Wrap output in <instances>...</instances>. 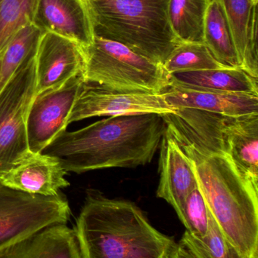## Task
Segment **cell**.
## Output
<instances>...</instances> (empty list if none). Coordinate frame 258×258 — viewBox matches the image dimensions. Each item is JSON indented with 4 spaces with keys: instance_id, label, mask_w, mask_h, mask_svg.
I'll return each instance as SVG.
<instances>
[{
    "instance_id": "obj_1",
    "label": "cell",
    "mask_w": 258,
    "mask_h": 258,
    "mask_svg": "<svg viewBox=\"0 0 258 258\" xmlns=\"http://www.w3.org/2000/svg\"><path fill=\"white\" fill-rule=\"evenodd\" d=\"M166 129L192 161L200 190L224 236L245 257L258 258V186L227 154L223 125L193 132Z\"/></svg>"
},
{
    "instance_id": "obj_2",
    "label": "cell",
    "mask_w": 258,
    "mask_h": 258,
    "mask_svg": "<svg viewBox=\"0 0 258 258\" xmlns=\"http://www.w3.org/2000/svg\"><path fill=\"white\" fill-rule=\"evenodd\" d=\"M165 131L161 115L109 116L75 132L65 130L41 153L57 159L66 172L135 168L151 162Z\"/></svg>"
},
{
    "instance_id": "obj_3",
    "label": "cell",
    "mask_w": 258,
    "mask_h": 258,
    "mask_svg": "<svg viewBox=\"0 0 258 258\" xmlns=\"http://www.w3.org/2000/svg\"><path fill=\"white\" fill-rule=\"evenodd\" d=\"M76 233L83 258H166L176 243L134 203L87 192Z\"/></svg>"
},
{
    "instance_id": "obj_4",
    "label": "cell",
    "mask_w": 258,
    "mask_h": 258,
    "mask_svg": "<svg viewBox=\"0 0 258 258\" xmlns=\"http://www.w3.org/2000/svg\"><path fill=\"white\" fill-rule=\"evenodd\" d=\"M170 0H83L94 36L162 64L180 41L168 21Z\"/></svg>"
},
{
    "instance_id": "obj_5",
    "label": "cell",
    "mask_w": 258,
    "mask_h": 258,
    "mask_svg": "<svg viewBox=\"0 0 258 258\" xmlns=\"http://www.w3.org/2000/svg\"><path fill=\"white\" fill-rule=\"evenodd\" d=\"M82 51L88 86L122 93L161 94L171 85V75L162 64L122 44L94 36Z\"/></svg>"
},
{
    "instance_id": "obj_6",
    "label": "cell",
    "mask_w": 258,
    "mask_h": 258,
    "mask_svg": "<svg viewBox=\"0 0 258 258\" xmlns=\"http://www.w3.org/2000/svg\"><path fill=\"white\" fill-rule=\"evenodd\" d=\"M36 51L0 91V177L27 159V119L36 95Z\"/></svg>"
},
{
    "instance_id": "obj_7",
    "label": "cell",
    "mask_w": 258,
    "mask_h": 258,
    "mask_svg": "<svg viewBox=\"0 0 258 258\" xmlns=\"http://www.w3.org/2000/svg\"><path fill=\"white\" fill-rule=\"evenodd\" d=\"M70 216L68 200L60 194H27L0 182V250L45 227L67 224Z\"/></svg>"
},
{
    "instance_id": "obj_8",
    "label": "cell",
    "mask_w": 258,
    "mask_h": 258,
    "mask_svg": "<svg viewBox=\"0 0 258 258\" xmlns=\"http://www.w3.org/2000/svg\"><path fill=\"white\" fill-rule=\"evenodd\" d=\"M86 87L81 74L70 79L60 87L34 97L27 119V141L32 153H40L67 130L74 104Z\"/></svg>"
},
{
    "instance_id": "obj_9",
    "label": "cell",
    "mask_w": 258,
    "mask_h": 258,
    "mask_svg": "<svg viewBox=\"0 0 258 258\" xmlns=\"http://www.w3.org/2000/svg\"><path fill=\"white\" fill-rule=\"evenodd\" d=\"M163 94L122 93L88 86L77 98L68 119V125L95 116L176 113Z\"/></svg>"
},
{
    "instance_id": "obj_10",
    "label": "cell",
    "mask_w": 258,
    "mask_h": 258,
    "mask_svg": "<svg viewBox=\"0 0 258 258\" xmlns=\"http://www.w3.org/2000/svg\"><path fill=\"white\" fill-rule=\"evenodd\" d=\"M35 60L36 95L60 87L70 79L83 74L81 47L71 39L49 32L41 36Z\"/></svg>"
},
{
    "instance_id": "obj_11",
    "label": "cell",
    "mask_w": 258,
    "mask_h": 258,
    "mask_svg": "<svg viewBox=\"0 0 258 258\" xmlns=\"http://www.w3.org/2000/svg\"><path fill=\"white\" fill-rule=\"evenodd\" d=\"M162 94L175 109H193L230 117L258 113V95L219 92L172 83Z\"/></svg>"
},
{
    "instance_id": "obj_12",
    "label": "cell",
    "mask_w": 258,
    "mask_h": 258,
    "mask_svg": "<svg viewBox=\"0 0 258 258\" xmlns=\"http://www.w3.org/2000/svg\"><path fill=\"white\" fill-rule=\"evenodd\" d=\"M160 180L157 197L169 203L176 212L198 186L192 161L165 128L161 141Z\"/></svg>"
},
{
    "instance_id": "obj_13",
    "label": "cell",
    "mask_w": 258,
    "mask_h": 258,
    "mask_svg": "<svg viewBox=\"0 0 258 258\" xmlns=\"http://www.w3.org/2000/svg\"><path fill=\"white\" fill-rule=\"evenodd\" d=\"M33 24L42 33H55L81 48L92 43V24L83 0H39Z\"/></svg>"
},
{
    "instance_id": "obj_14",
    "label": "cell",
    "mask_w": 258,
    "mask_h": 258,
    "mask_svg": "<svg viewBox=\"0 0 258 258\" xmlns=\"http://www.w3.org/2000/svg\"><path fill=\"white\" fill-rule=\"evenodd\" d=\"M66 171L57 159L42 153H31L27 159L0 177L9 187L36 195L56 196L69 186Z\"/></svg>"
},
{
    "instance_id": "obj_15",
    "label": "cell",
    "mask_w": 258,
    "mask_h": 258,
    "mask_svg": "<svg viewBox=\"0 0 258 258\" xmlns=\"http://www.w3.org/2000/svg\"><path fill=\"white\" fill-rule=\"evenodd\" d=\"M0 258H83L74 228L67 224L45 227L0 250Z\"/></svg>"
},
{
    "instance_id": "obj_16",
    "label": "cell",
    "mask_w": 258,
    "mask_h": 258,
    "mask_svg": "<svg viewBox=\"0 0 258 258\" xmlns=\"http://www.w3.org/2000/svg\"><path fill=\"white\" fill-rule=\"evenodd\" d=\"M227 154L241 173L258 186V113L224 118Z\"/></svg>"
},
{
    "instance_id": "obj_17",
    "label": "cell",
    "mask_w": 258,
    "mask_h": 258,
    "mask_svg": "<svg viewBox=\"0 0 258 258\" xmlns=\"http://www.w3.org/2000/svg\"><path fill=\"white\" fill-rule=\"evenodd\" d=\"M171 83L219 92L258 95V79L239 68L175 73L171 74Z\"/></svg>"
},
{
    "instance_id": "obj_18",
    "label": "cell",
    "mask_w": 258,
    "mask_h": 258,
    "mask_svg": "<svg viewBox=\"0 0 258 258\" xmlns=\"http://www.w3.org/2000/svg\"><path fill=\"white\" fill-rule=\"evenodd\" d=\"M231 30L241 69L258 79V57L250 46L253 21L257 18V4L252 0H221Z\"/></svg>"
},
{
    "instance_id": "obj_19",
    "label": "cell",
    "mask_w": 258,
    "mask_h": 258,
    "mask_svg": "<svg viewBox=\"0 0 258 258\" xmlns=\"http://www.w3.org/2000/svg\"><path fill=\"white\" fill-rule=\"evenodd\" d=\"M204 44L226 68H239L231 30L221 0H210L206 12Z\"/></svg>"
},
{
    "instance_id": "obj_20",
    "label": "cell",
    "mask_w": 258,
    "mask_h": 258,
    "mask_svg": "<svg viewBox=\"0 0 258 258\" xmlns=\"http://www.w3.org/2000/svg\"><path fill=\"white\" fill-rule=\"evenodd\" d=\"M210 0H170L168 21L180 42L204 43V21Z\"/></svg>"
},
{
    "instance_id": "obj_21",
    "label": "cell",
    "mask_w": 258,
    "mask_h": 258,
    "mask_svg": "<svg viewBox=\"0 0 258 258\" xmlns=\"http://www.w3.org/2000/svg\"><path fill=\"white\" fill-rule=\"evenodd\" d=\"M42 32L34 24L21 28L3 50L0 71V91L23 62L36 51Z\"/></svg>"
},
{
    "instance_id": "obj_22",
    "label": "cell",
    "mask_w": 258,
    "mask_h": 258,
    "mask_svg": "<svg viewBox=\"0 0 258 258\" xmlns=\"http://www.w3.org/2000/svg\"><path fill=\"white\" fill-rule=\"evenodd\" d=\"M168 74L227 68L211 54L204 43L180 42L163 64Z\"/></svg>"
},
{
    "instance_id": "obj_23",
    "label": "cell",
    "mask_w": 258,
    "mask_h": 258,
    "mask_svg": "<svg viewBox=\"0 0 258 258\" xmlns=\"http://www.w3.org/2000/svg\"><path fill=\"white\" fill-rule=\"evenodd\" d=\"M180 242L196 258H246L224 236L212 215L206 236L194 237L186 231Z\"/></svg>"
},
{
    "instance_id": "obj_24",
    "label": "cell",
    "mask_w": 258,
    "mask_h": 258,
    "mask_svg": "<svg viewBox=\"0 0 258 258\" xmlns=\"http://www.w3.org/2000/svg\"><path fill=\"white\" fill-rule=\"evenodd\" d=\"M39 0H0V52L23 27L33 24Z\"/></svg>"
},
{
    "instance_id": "obj_25",
    "label": "cell",
    "mask_w": 258,
    "mask_h": 258,
    "mask_svg": "<svg viewBox=\"0 0 258 258\" xmlns=\"http://www.w3.org/2000/svg\"><path fill=\"white\" fill-rule=\"evenodd\" d=\"M177 214L189 234L197 238L206 236L212 213L198 185L189 194Z\"/></svg>"
},
{
    "instance_id": "obj_26",
    "label": "cell",
    "mask_w": 258,
    "mask_h": 258,
    "mask_svg": "<svg viewBox=\"0 0 258 258\" xmlns=\"http://www.w3.org/2000/svg\"><path fill=\"white\" fill-rule=\"evenodd\" d=\"M166 258H196L183 244L177 243L174 244L173 248H171L168 255Z\"/></svg>"
},
{
    "instance_id": "obj_27",
    "label": "cell",
    "mask_w": 258,
    "mask_h": 258,
    "mask_svg": "<svg viewBox=\"0 0 258 258\" xmlns=\"http://www.w3.org/2000/svg\"><path fill=\"white\" fill-rule=\"evenodd\" d=\"M3 50L0 52V71H1L2 57H3Z\"/></svg>"
},
{
    "instance_id": "obj_28",
    "label": "cell",
    "mask_w": 258,
    "mask_h": 258,
    "mask_svg": "<svg viewBox=\"0 0 258 258\" xmlns=\"http://www.w3.org/2000/svg\"><path fill=\"white\" fill-rule=\"evenodd\" d=\"M252 2L254 3V4H257L258 0H252Z\"/></svg>"
}]
</instances>
